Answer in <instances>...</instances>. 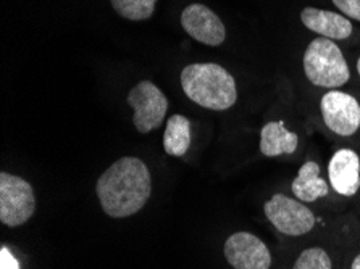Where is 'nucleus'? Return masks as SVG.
<instances>
[{
  "label": "nucleus",
  "instance_id": "1",
  "mask_svg": "<svg viewBox=\"0 0 360 269\" xmlns=\"http://www.w3.org/2000/svg\"><path fill=\"white\" fill-rule=\"evenodd\" d=\"M102 210L110 218H128L150 199L152 179L144 162L123 157L101 174L96 185Z\"/></svg>",
  "mask_w": 360,
  "mask_h": 269
},
{
  "label": "nucleus",
  "instance_id": "2",
  "mask_svg": "<svg viewBox=\"0 0 360 269\" xmlns=\"http://www.w3.org/2000/svg\"><path fill=\"white\" fill-rule=\"evenodd\" d=\"M183 92L207 110L231 108L238 100L236 81L217 63H193L181 71Z\"/></svg>",
  "mask_w": 360,
  "mask_h": 269
},
{
  "label": "nucleus",
  "instance_id": "3",
  "mask_svg": "<svg viewBox=\"0 0 360 269\" xmlns=\"http://www.w3.org/2000/svg\"><path fill=\"white\" fill-rule=\"evenodd\" d=\"M304 71L314 86L336 89L351 78L347 62L335 41L317 37L307 46L304 53Z\"/></svg>",
  "mask_w": 360,
  "mask_h": 269
},
{
  "label": "nucleus",
  "instance_id": "4",
  "mask_svg": "<svg viewBox=\"0 0 360 269\" xmlns=\"http://www.w3.org/2000/svg\"><path fill=\"white\" fill-rule=\"evenodd\" d=\"M36 197L31 184L15 174L0 173V221L18 228L34 215Z\"/></svg>",
  "mask_w": 360,
  "mask_h": 269
},
{
  "label": "nucleus",
  "instance_id": "5",
  "mask_svg": "<svg viewBox=\"0 0 360 269\" xmlns=\"http://www.w3.org/2000/svg\"><path fill=\"white\" fill-rule=\"evenodd\" d=\"M128 103L134 110L133 124L141 134L160 128L168 112V100L152 81H141L128 94Z\"/></svg>",
  "mask_w": 360,
  "mask_h": 269
},
{
  "label": "nucleus",
  "instance_id": "6",
  "mask_svg": "<svg viewBox=\"0 0 360 269\" xmlns=\"http://www.w3.org/2000/svg\"><path fill=\"white\" fill-rule=\"evenodd\" d=\"M265 216L285 235H304L315 226V216L304 203L289 199L285 194H275L264 205Z\"/></svg>",
  "mask_w": 360,
  "mask_h": 269
},
{
  "label": "nucleus",
  "instance_id": "7",
  "mask_svg": "<svg viewBox=\"0 0 360 269\" xmlns=\"http://www.w3.org/2000/svg\"><path fill=\"white\" fill-rule=\"evenodd\" d=\"M321 117L326 128L338 136H352L360 128V105L356 97L341 91H330L321 97Z\"/></svg>",
  "mask_w": 360,
  "mask_h": 269
},
{
  "label": "nucleus",
  "instance_id": "8",
  "mask_svg": "<svg viewBox=\"0 0 360 269\" xmlns=\"http://www.w3.org/2000/svg\"><path fill=\"white\" fill-rule=\"evenodd\" d=\"M226 261L234 269H270L271 255L257 235L236 232L230 235L223 249Z\"/></svg>",
  "mask_w": 360,
  "mask_h": 269
},
{
  "label": "nucleus",
  "instance_id": "9",
  "mask_svg": "<svg viewBox=\"0 0 360 269\" xmlns=\"http://www.w3.org/2000/svg\"><path fill=\"white\" fill-rule=\"evenodd\" d=\"M181 26L188 36L204 46L217 47L225 42V25L215 12L202 4H191L183 10Z\"/></svg>",
  "mask_w": 360,
  "mask_h": 269
},
{
  "label": "nucleus",
  "instance_id": "10",
  "mask_svg": "<svg viewBox=\"0 0 360 269\" xmlns=\"http://www.w3.org/2000/svg\"><path fill=\"white\" fill-rule=\"evenodd\" d=\"M331 188L340 195L352 197L360 188V158L351 148H341L328 164Z\"/></svg>",
  "mask_w": 360,
  "mask_h": 269
},
{
  "label": "nucleus",
  "instance_id": "11",
  "mask_svg": "<svg viewBox=\"0 0 360 269\" xmlns=\"http://www.w3.org/2000/svg\"><path fill=\"white\" fill-rule=\"evenodd\" d=\"M301 21L307 29L319 32L321 37L331 41H345L352 34V23L345 15L307 7L302 10Z\"/></svg>",
  "mask_w": 360,
  "mask_h": 269
},
{
  "label": "nucleus",
  "instance_id": "12",
  "mask_svg": "<svg viewBox=\"0 0 360 269\" xmlns=\"http://www.w3.org/2000/svg\"><path fill=\"white\" fill-rule=\"evenodd\" d=\"M292 194L297 200L312 203L326 197L330 185L320 176V166L317 162H305L299 169L297 178L292 181Z\"/></svg>",
  "mask_w": 360,
  "mask_h": 269
},
{
  "label": "nucleus",
  "instance_id": "13",
  "mask_svg": "<svg viewBox=\"0 0 360 269\" xmlns=\"http://www.w3.org/2000/svg\"><path fill=\"white\" fill-rule=\"evenodd\" d=\"M297 142V136L288 131L281 122L266 123L260 131V152L265 157L271 158L294 153Z\"/></svg>",
  "mask_w": 360,
  "mask_h": 269
},
{
  "label": "nucleus",
  "instance_id": "14",
  "mask_svg": "<svg viewBox=\"0 0 360 269\" xmlns=\"http://www.w3.org/2000/svg\"><path fill=\"white\" fill-rule=\"evenodd\" d=\"M191 145V122L183 114H173L168 118L163 148L172 157H183Z\"/></svg>",
  "mask_w": 360,
  "mask_h": 269
},
{
  "label": "nucleus",
  "instance_id": "15",
  "mask_svg": "<svg viewBox=\"0 0 360 269\" xmlns=\"http://www.w3.org/2000/svg\"><path fill=\"white\" fill-rule=\"evenodd\" d=\"M112 7L123 18L131 21L149 20L155 10L157 0H110Z\"/></svg>",
  "mask_w": 360,
  "mask_h": 269
},
{
  "label": "nucleus",
  "instance_id": "16",
  "mask_svg": "<svg viewBox=\"0 0 360 269\" xmlns=\"http://www.w3.org/2000/svg\"><path fill=\"white\" fill-rule=\"evenodd\" d=\"M292 269H333L331 258L320 247L304 250L294 263Z\"/></svg>",
  "mask_w": 360,
  "mask_h": 269
},
{
  "label": "nucleus",
  "instance_id": "17",
  "mask_svg": "<svg viewBox=\"0 0 360 269\" xmlns=\"http://www.w3.org/2000/svg\"><path fill=\"white\" fill-rule=\"evenodd\" d=\"M333 4L347 18L360 21V0H333Z\"/></svg>",
  "mask_w": 360,
  "mask_h": 269
},
{
  "label": "nucleus",
  "instance_id": "18",
  "mask_svg": "<svg viewBox=\"0 0 360 269\" xmlns=\"http://www.w3.org/2000/svg\"><path fill=\"white\" fill-rule=\"evenodd\" d=\"M0 269H20V263L7 247L0 250Z\"/></svg>",
  "mask_w": 360,
  "mask_h": 269
},
{
  "label": "nucleus",
  "instance_id": "19",
  "mask_svg": "<svg viewBox=\"0 0 360 269\" xmlns=\"http://www.w3.org/2000/svg\"><path fill=\"white\" fill-rule=\"evenodd\" d=\"M351 269H360V255H357L356 258H354Z\"/></svg>",
  "mask_w": 360,
  "mask_h": 269
},
{
  "label": "nucleus",
  "instance_id": "20",
  "mask_svg": "<svg viewBox=\"0 0 360 269\" xmlns=\"http://www.w3.org/2000/svg\"><path fill=\"white\" fill-rule=\"evenodd\" d=\"M357 71H359V76H360V57H359V62H357Z\"/></svg>",
  "mask_w": 360,
  "mask_h": 269
}]
</instances>
